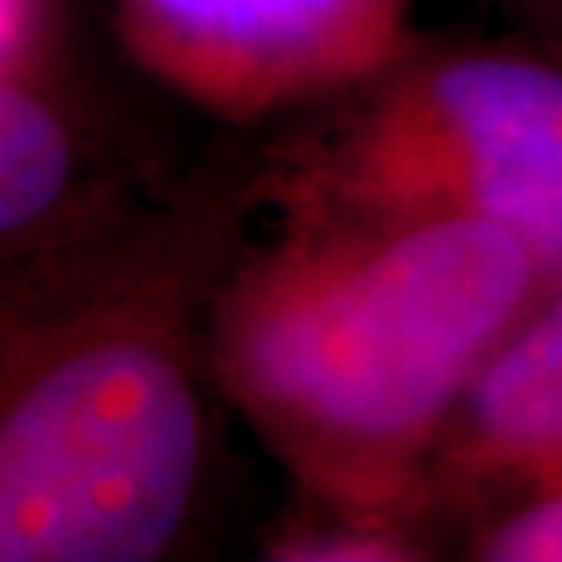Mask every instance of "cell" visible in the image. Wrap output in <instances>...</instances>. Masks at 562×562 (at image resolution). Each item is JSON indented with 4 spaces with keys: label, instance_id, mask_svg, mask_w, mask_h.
I'll return each mask as SVG.
<instances>
[{
    "label": "cell",
    "instance_id": "1",
    "mask_svg": "<svg viewBox=\"0 0 562 562\" xmlns=\"http://www.w3.org/2000/svg\"><path fill=\"white\" fill-rule=\"evenodd\" d=\"M538 276L487 217L392 213L267 276L229 322V371L322 475L380 483L471 392Z\"/></svg>",
    "mask_w": 562,
    "mask_h": 562
},
{
    "label": "cell",
    "instance_id": "2",
    "mask_svg": "<svg viewBox=\"0 0 562 562\" xmlns=\"http://www.w3.org/2000/svg\"><path fill=\"white\" fill-rule=\"evenodd\" d=\"M196 475L201 401L176 350L125 329L59 346L0 417V559H155Z\"/></svg>",
    "mask_w": 562,
    "mask_h": 562
},
{
    "label": "cell",
    "instance_id": "7",
    "mask_svg": "<svg viewBox=\"0 0 562 562\" xmlns=\"http://www.w3.org/2000/svg\"><path fill=\"white\" fill-rule=\"evenodd\" d=\"M487 559L562 562V496H546V501L529 504L517 517H508L492 533Z\"/></svg>",
    "mask_w": 562,
    "mask_h": 562
},
{
    "label": "cell",
    "instance_id": "8",
    "mask_svg": "<svg viewBox=\"0 0 562 562\" xmlns=\"http://www.w3.org/2000/svg\"><path fill=\"white\" fill-rule=\"evenodd\" d=\"M34 0H0V59L4 71H13V63L30 50V34H34Z\"/></svg>",
    "mask_w": 562,
    "mask_h": 562
},
{
    "label": "cell",
    "instance_id": "6",
    "mask_svg": "<svg viewBox=\"0 0 562 562\" xmlns=\"http://www.w3.org/2000/svg\"><path fill=\"white\" fill-rule=\"evenodd\" d=\"M71 176V138L55 109L25 83L0 88V225L4 238L25 234L50 213Z\"/></svg>",
    "mask_w": 562,
    "mask_h": 562
},
{
    "label": "cell",
    "instance_id": "3",
    "mask_svg": "<svg viewBox=\"0 0 562 562\" xmlns=\"http://www.w3.org/2000/svg\"><path fill=\"white\" fill-rule=\"evenodd\" d=\"M371 183L417 213H475L562 271V71L513 55L434 67L371 146Z\"/></svg>",
    "mask_w": 562,
    "mask_h": 562
},
{
    "label": "cell",
    "instance_id": "9",
    "mask_svg": "<svg viewBox=\"0 0 562 562\" xmlns=\"http://www.w3.org/2000/svg\"><path fill=\"white\" fill-rule=\"evenodd\" d=\"M308 550H292L288 559H392V550L383 538H359V533H341V538H313L304 542Z\"/></svg>",
    "mask_w": 562,
    "mask_h": 562
},
{
    "label": "cell",
    "instance_id": "4",
    "mask_svg": "<svg viewBox=\"0 0 562 562\" xmlns=\"http://www.w3.org/2000/svg\"><path fill=\"white\" fill-rule=\"evenodd\" d=\"M155 46L217 83L301 80L346 63L387 0H130Z\"/></svg>",
    "mask_w": 562,
    "mask_h": 562
},
{
    "label": "cell",
    "instance_id": "5",
    "mask_svg": "<svg viewBox=\"0 0 562 562\" xmlns=\"http://www.w3.org/2000/svg\"><path fill=\"white\" fill-rule=\"evenodd\" d=\"M467 422L501 459H562V296L483 362L467 392Z\"/></svg>",
    "mask_w": 562,
    "mask_h": 562
}]
</instances>
